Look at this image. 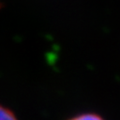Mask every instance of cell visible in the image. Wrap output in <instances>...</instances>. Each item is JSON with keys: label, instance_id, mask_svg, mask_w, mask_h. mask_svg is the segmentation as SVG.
Returning a JSON list of instances; mask_svg holds the SVG:
<instances>
[{"label": "cell", "instance_id": "6da1fadb", "mask_svg": "<svg viewBox=\"0 0 120 120\" xmlns=\"http://www.w3.org/2000/svg\"><path fill=\"white\" fill-rule=\"evenodd\" d=\"M69 120H104L101 116L94 114V113H84V114H79L75 117L71 118Z\"/></svg>", "mask_w": 120, "mask_h": 120}, {"label": "cell", "instance_id": "7a4b0ae2", "mask_svg": "<svg viewBox=\"0 0 120 120\" xmlns=\"http://www.w3.org/2000/svg\"><path fill=\"white\" fill-rule=\"evenodd\" d=\"M0 120H17L13 112L0 105Z\"/></svg>", "mask_w": 120, "mask_h": 120}]
</instances>
